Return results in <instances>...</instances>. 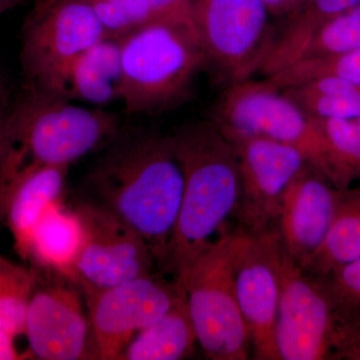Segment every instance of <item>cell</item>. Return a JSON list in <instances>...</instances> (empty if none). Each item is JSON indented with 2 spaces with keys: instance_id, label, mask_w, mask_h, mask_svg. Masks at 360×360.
Returning <instances> with one entry per match:
<instances>
[{
  "instance_id": "cell-1",
  "label": "cell",
  "mask_w": 360,
  "mask_h": 360,
  "mask_svg": "<svg viewBox=\"0 0 360 360\" xmlns=\"http://www.w3.org/2000/svg\"><path fill=\"white\" fill-rule=\"evenodd\" d=\"M87 172L79 198L101 206L144 239L167 270L184 179L172 134L123 127Z\"/></svg>"
},
{
  "instance_id": "cell-2",
  "label": "cell",
  "mask_w": 360,
  "mask_h": 360,
  "mask_svg": "<svg viewBox=\"0 0 360 360\" xmlns=\"http://www.w3.org/2000/svg\"><path fill=\"white\" fill-rule=\"evenodd\" d=\"M172 135L184 179L167 265L176 277L224 233L238 210L241 179L236 148L214 122L186 123Z\"/></svg>"
},
{
  "instance_id": "cell-3",
  "label": "cell",
  "mask_w": 360,
  "mask_h": 360,
  "mask_svg": "<svg viewBox=\"0 0 360 360\" xmlns=\"http://www.w3.org/2000/svg\"><path fill=\"white\" fill-rule=\"evenodd\" d=\"M6 149L23 165H65L101 150L123 129L101 108H84L65 97L23 89L7 112Z\"/></svg>"
},
{
  "instance_id": "cell-4",
  "label": "cell",
  "mask_w": 360,
  "mask_h": 360,
  "mask_svg": "<svg viewBox=\"0 0 360 360\" xmlns=\"http://www.w3.org/2000/svg\"><path fill=\"white\" fill-rule=\"evenodd\" d=\"M122 103L127 115H153L184 98L205 56L193 28L156 20L120 39Z\"/></svg>"
},
{
  "instance_id": "cell-5",
  "label": "cell",
  "mask_w": 360,
  "mask_h": 360,
  "mask_svg": "<svg viewBox=\"0 0 360 360\" xmlns=\"http://www.w3.org/2000/svg\"><path fill=\"white\" fill-rule=\"evenodd\" d=\"M243 231L224 233L175 277L208 359H248L250 338L236 295L234 264Z\"/></svg>"
},
{
  "instance_id": "cell-6",
  "label": "cell",
  "mask_w": 360,
  "mask_h": 360,
  "mask_svg": "<svg viewBox=\"0 0 360 360\" xmlns=\"http://www.w3.org/2000/svg\"><path fill=\"white\" fill-rule=\"evenodd\" d=\"M279 272V359H349L359 326L340 314L321 281L305 276L283 245Z\"/></svg>"
},
{
  "instance_id": "cell-7",
  "label": "cell",
  "mask_w": 360,
  "mask_h": 360,
  "mask_svg": "<svg viewBox=\"0 0 360 360\" xmlns=\"http://www.w3.org/2000/svg\"><path fill=\"white\" fill-rule=\"evenodd\" d=\"M213 122L222 129L266 137L298 149L310 165L341 189L314 117L266 80L231 84L215 105Z\"/></svg>"
},
{
  "instance_id": "cell-8",
  "label": "cell",
  "mask_w": 360,
  "mask_h": 360,
  "mask_svg": "<svg viewBox=\"0 0 360 360\" xmlns=\"http://www.w3.org/2000/svg\"><path fill=\"white\" fill-rule=\"evenodd\" d=\"M104 37L86 0H37L21 35L23 89L56 94L73 61Z\"/></svg>"
},
{
  "instance_id": "cell-9",
  "label": "cell",
  "mask_w": 360,
  "mask_h": 360,
  "mask_svg": "<svg viewBox=\"0 0 360 360\" xmlns=\"http://www.w3.org/2000/svg\"><path fill=\"white\" fill-rule=\"evenodd\" d=\"M205 63L231 82L250 79L269 56L276 32L262 0H193Z\"/></svg>"
},
{
  "instance_id": "cell-10",
  "label": "cell",
  "mask_w": 360,
  "mask_h": 360,
  "mask_svg": "<svg viewBox=\"0 0 360 360\" xmlns=\"http://www.w3.org/2000/svg\"><path fill=\"white\" fill-rule=\"evenodd\" d=\"M34 284L25 319L28 352L42 360L96 359L79 285L58 272L32 266Z\"/></svg>"
},
{
  "instance_id": "cell-11",
  "label": "cell",
  "mask_w": 360,
  "mask_h": 360,
  "mask_svg": "<svg viewBox=\"0 0 360 360\" xmlns=\"http://www.w3.org/2000/svg\"><path fill=\"white\" fill-rule=\"evenodd\" d=\"M82 291L89 310L94 359L118 360L137 333L170 309L179 288L175 281L167 283L155 274Z\"/></svg>"
},
{
  "instance_id": "cell-12",
  "label": "cell",
  "mask_w": 360,
  "mask_h": 360,
  "mask_svg": "<svg viewBox=\"0 0 360 360\" xmlns=\"http://www.w3.org/2000/svg\"><path fill=\"white\" fill-rule=\"evenodd\" d=\"M73 210L84 229L75 279L80 290L110 288L155 274L158 265L153 251L129 224L82 198Z\"/></svg>"
},
{
  "instance_id": "cell-13",
  "label": "cell",
  "mask_w": 360,
  "mask_h": 360,
  "mask_svg": "<svg viewBox=\"0 0 360 360\" xmlns=\"http://www.w3.org/2000/svg\"><path fill=\"white\" fill-rule=\"evenodd\" d=\"M278 232L243 231L234 264L236 295L257 359L279 360L276 341L281 298Z\"/></svg>"
},
{
  "instance_id": "cell-14",
  "label": "cell",
  "mask_w": 360,
  "mask_h": 360,
  "mask_svg": "<svg viewBox=\"0 0 360 360\" xmlns=\"http://www.w3.org/2000/svg\"><path fill=\"white\" fill-rule=\"evenodd\" d=\"M236 148L241 179L238 212L250 231L267 229L277 219L293 179L309 165L298 149L264 136L222 129Z\"/></svg>"
},
{
  "instance_id": "cell-15",
  "label": "cell",
  "mask_w": 360,
  "mask_h": 360,
  "mask_svg": "<svg viewBox=\"0 0 360 360\" xmlns=\"http://www.w3.org/2000/svg\"><path fill=\"white\" fill-rule=\"evenodd\" d=\"M341 193L342 189L310 165L284 193L277 215V232L283 250L300 266L307 264L326 238Z\"/></svg>"
},
{
  "instance_id": "cell-16",
  "label": "cell",
  "mask_w": 360,
  "mask_h": 360,
  "mask_svg": "<svg viewBox=\"0 0 360 360\" xmlns=\"http://www.w3.org/2000/svg\"><path fill=\"white\" fill-rule=\"evenodd\" d=\"M65 165H18L2 160L0 189L6 194V219L20 257H27L33 231L49 206L63 200Z\"/></svg>"
},
{
  "instance_id": "cell-17",
  "label": "cell",
  "mask_w": 360,
  "mask_h": 360,
  "mask_svg": "<svg viewBox=\"0 0 360 360\" xmlns=\"http://www.w3.org/2000/svg\"><path fill=\"white\" fill-rule=\"evenodd\" d=\"M122 89L120 39L106 37L73 61L56 94L103 108L122 101Z\"/></svg>"
},
{
  "instance_id": "cell-18",
  "label": "cell",
  "mask_w": 360,
  "mask_h": 360,
  "mask_svg": "<svg viewBox=\"0 0 360 360\" xmlns=\"http://www.w3.org/2000/svg\"><path fill=\"white\" fill-rule=\"evenodd\" d=\"M84 245V229L75 210L63 201L49 206L33 231L26 259L77 283V262Z\"/></svg>"
},
{
  "instance_id": "cell-19",
  "label": "cell",
  "mask_w": 360,
  "mask_h": 360,
  "mask_svg": "<svg viewBox=\"0 0 360 360\" xmlns=\"http://www.w3.org/2000/svg\"><path fill=\"white\" fill-rule=\"evenodd\" d=\"M196 342L198 335L193 321L186 297L179 288V295L170 309L155 323L137 333L123 350L120 359H184L193 354Z\"/></svg>"
},
{
  "instance_id": "cell-20",
  "label": "cell",
  "mask_w": 360,
  "mask_h": 360,
  "mask_svg": "<svg viewBox=\"0 0 360 360\" xmlns=\"http://www.w3.org/2000/svg\"><path fill=\"white\" fill-rule=\"evenodd\" d=\"M360 4V0H307L276 33L260 72L270 77L295 63L304 44L331 18Z\"/></svg>"
},
{
  "instance_id": "cell-21",
  "label": "cell",
  "mask_w": 360,
  "mask_h": 360,
  "mask_svg": "<svg viewBox=\"0 0 360 360\" xmlns=\"http://www.w3.org/2000/svg\"><path fill=\"white\" fill-rule=\"evenodd\" d=\"M360 258V186L345 189L330 229L321 246L303 265L321 278Z\"/></svg>"
},
{
  "instance_id": "cell-22",
  "label": "cell",
  "mask_w": 360,
  "mask_h": 360,
  "mask_svg": "<svg viewBox=\"0 0 360 360\" xmlns=\"http://www.w3.org/2000/svg\"><path fill=\"white\" fill-rule=\"evenodd\" d=\"M314 117L352 120L360 117V85L333 77L319 78L281 89Z\"/></svg>"
},
{
  "instance_id": "cell-23",
  "label": "cell",
  "mask_w": 360,
  "mask_h": 360,
  "mask_svg": "<svg viewBox=\"0 0 360 360\" xmlns=\"http://www.w3.org/2000/svg\"><path fill=\"white\" fill-rule=\"evenodd\" d=\"M323 77L338 78L360 85V49L296 61L265 80L277 89H283Z\"/></svg>"
},
{
  "instance_id": "cell-24",
  "label": "cell",
  "mask_w": 360,
  "mask_h": 360,
  "mask_svg": "<svg viewBox=\"0 0 360 360\" xmlns=\"http://www.w3.org/2000/svg\"><path fill=\"white\" fill-rule=\"evenodd\" d=\"M314 117L335 163L341 189L360 181V117L328 120Z\"/></svg>"
},
{
  "instance_id": "cell-25",
  "label": "cell",
  "mask_w": 360,
  "mask_h": 360,
  "mask_svg": "<svg viewBox=\"0 0 360 360\" xmlns=\"http://www.w3.org/2000/svg\"><path fill=\"white\" fill-rule=\"evenodd\" d=\"M34 284L32 269L0 253V328L23 335L28 302Z\"/></svg>"
},
{
  "instance_id": "cell-26",
  "label": "cell",
  "mask_w": 360,
  "mask_h": 360,
  "mask_svg": "<svg viewBox=\"0 0 360 360\" xmlns=\"http://www.w3.org/2000/svg\"><path fill=\"white\" fill-rule=\"evenodd\" d=\"M357 49H360V4L322 25L302 47L295 63Z\"/></svg>"
},
{
  "instance_id": "cell-27",
  "label": "cell",
  "mask_w": 360,
  "mask_h": 360,
  "mask_svg": "<svg viewBox=\"0 0 360 360\" xmlns=\"http://www.w3.org/2000/svg\"><path fill=\"white\" fill-rule=\"evenodd\" d=\"M317 279L340 314L360 326V258Z\"/></svg>"
},
{
  "instance_id": "cell-28",
  "label": "cell",
  "mask_w": 360,
  "mask_h": 360,
  "mask_svg": "<svg viewBox=\"0 0 360 360\" xmlns=\"http://www.w3.org/2000/svg\"><path fill=\"white\" fill-rule=\"evenodd\" d=\"M148 1L162 20L181 23L195 30L193 16V0H148Z\"/></svg>"
},
{
  "instance_id": "cell-29",
  "label": "cell",
  "mask_w": 360,
  "mask_h": 360,
  "mask_svg": "<svg viewBox=\"0 0 360 360\" xmlns=\"http://www.w3.org/2000/svg\"><path fill=\"white\" fill-rule=\"evenodd\" d=\"M108 1L122 9L136 27L151 21L162 20L153 6L149 4L148 0H108Z\"/></svg>"
},
{
  "instance_id": "cell-30",
  "label": "cell",
  "mask_w": 360,
  "mask_h": 360,
  "mask_svg": "<svg viewBox=\"0 0 360 360\" xmlns=\"http://www.w3.org/2000/svg\"><path fill=\"white\" fill-rule=\"evenodd\" d=\"M18 338L11 331L0 328V360H18L30 359V352L25 354L18 352L15 347V338Z\"/></svg>"
},
{
  "instance_id": "cell-31",
  "label": "cell",
  "mask_w": 360,
  "mask_h": 360,
  "mask_svg": "<svg viewBox=\"0 0 360 360\" xmlns=\"http://www.w3.org/2000/svg\"><path fill=\"white\" fill-rule=\"evenodd\" d=\"M270 15L288 16L292 15L304 4L307 0H262Z\"/></svg>"
},
{
  "instance_id": "cell-32",
  "label": "cell",
  "mask_w": 360,
  "mask_h": 360,
  "mask_svg": "<svg viewBox=\"0 0 360 360\" xmlns=\"http://www.w3.org/2000/svg\"><path fill=\"white\" fill-rule=\"evenodd\" d=\"M8 89L4 75L0 73V116L6 115L8 111Z\"/></svg>"
},
{
  "instance_id": "cell-33",
  "label": "cell",
  "mask_w": 360,
  "mask_h": 360,
  "mask_svg": "<svg viewBox=\"0 0 360 360\" xmlns=\"http://www.w3.org/2000/svg\"><path fill=\"white\" fill-rule=\"evenodd\" d=\"M8 112V111H7ZM7 112L6 115L0 116V165H1L2 158L6 153L7 141Z\"/></svg>"
},
{
  "instance_id": "cell-34",
  "label": "cell",
  "mask_w": 360,
  "mask_h": 360,
  "mask_svg": "<svg viewBox=\"0 0 360 360\" xmlns=\"http://www.w3.org/2000/svg\"><path fill=\"white\" fill-rule=\"evenodd\" d=\"M18 0H0V13L6 11L9 6H13Z\"/></svg>"
}]
</instances>
